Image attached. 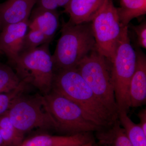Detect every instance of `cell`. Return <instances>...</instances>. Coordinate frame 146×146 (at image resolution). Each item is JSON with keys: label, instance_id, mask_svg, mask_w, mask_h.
<instances>
[{"label": "cell", "instance_id": "1", "mask_svg": "<svg viewBox=\"0 0 146 146\" xmlns=\"http://www.w3.org/2000/svg\"><path fill=\"white\" fill-rule=\"evenodd\" d=\"M52 90L78 104L102 128L118 119L98 99L76 68L54 70Z\"/></svg>", "mask_w": 146, "mask_h": 146}, {"label": "cell", "instance_id": "2", "mask_svg": "<svg viewBox=\"0 0 146 146\" xmlns=\"http://www.w3.org/2000/svg\"><path fill=\"white\" fill-rule=\"evenodd\" d=\"M60 32L52 55L54 71L76 69L84 58L96 48L91 23L75 25L63 21Z\"/></svg>", "mask_w": 146, "mask_h": 146}, {"label": "cell", "instance_id": "3", "mask_svg": "<svg viewBox=\"0 0 146 146\" xmlns=\"http://www.w3.org/2000/svg\"><path fill=\"white\" fill-rule=\"evenodd\" d=\"M42 96L43 103L56 124V130L70 135L102 129L78 104L52 91Z\"/></svg>", "mask_w": 146, "mask_h": 146}, {"label": "cell", "instance_id": "4", "mask_svg": "<svg viewBox=\"0 0 146 146\" xmlns=\"http://www.w3.org/2000/svg\"><path fill=\"white\" fill-rule=\"evenodd\" d=\"M110 63L95 48L80 61L76 69L100 101L118 117Z\"/></svg>", "mask_w": 146, "mask_h": 146}, {"label": "cell", "instance_id": "5", "mask_svg": "<svg viewBox=\"0 0 146 146\" xmlns=\"http://www.w3.org/2000/svg\"><path fill=\"white\" fill-rule=\"evenodd\" d=\"M49 43L21 53L12 65L21 81L32 85L45 95L52 89L54 65Z\"/></svg>", "mask_w": 146, "mask_h": 146}, {"label": "cell", "instance_id": "6", "mask_svg": "<svg viewBox=\"0 0 146 146\" xmlns=\"http://www.w3.org/2000/svg\"><path fill=\"white\" fill-rule=\"evenodd\" d=\"M128 27H123L112 64V76L118 112L131 108L130 81L136 68V52L131 44Z\"/></svg>", "mask_w": 146, "mask_h": 146}, {"label": "cell", "instance_id": "7", "mask_svg": "<svg viewBox=\"0 0 146 146\" xmlns=\"http://www.w3.org/2000/svg\"><path fill=\"white\" fill-rule=\"evenodd\" d=\"M7 112L13 125L24 135L36 128L56 130L54 120L39 95L32 97L21 94L13 100Z\"/></svg>", "mask_w": 146, "mask_h": 146}, {"label": "cell", "instance_id": "8", "mask_svg": "<svg viewBox=\"0 0 146 146\" xmlns=\"http://www.w3.org/2000/svg\"><path fill=\"white\" fill-rule=\"evenodd\" d=\"M91 23L96 49L111 63L123 28L113 0H106Z\"/></svg>", "mask_w": 146, "mask_h": 146}, {"label": "cell", "instance_id": "9", "mask_svg": "<svg viewBox=\"0 0 146 146\" xmlns=\"http://www.w3.org/2000/svg\"><path fill=\"white\" fill-rule=\"evenodd\" d=\"M29 29V20L6 25L0 32V54H4L13 65L22 52L24 37Z\"/></svg>", "mask_w": 146, "mask_h": 146}, {"label": "cell", "instance_id": "10", "mask_svg": "<svg viewBox=\"0 0 146 146\" xmlns=\"http://www.w3.org/2000/svg\"><path fill=\"white\" fill-rule=\"evenodd\" d=\"M136 68L130 81L129 98L131 107L137 108L146 102V57L140 49L136 51Z\"/></svg>", "mask_w": 146, "mask_h": 146}, {"label": "cell", "instance_id": "11", "mask_svg": "<svg viewBox=\"0 0 146 146\" xmlns=\"http://www.w3.org/2000/svg\"><path fill=\"white\" fill-rule=\"evenodd\" d=\"M90 133L68 136L39 134L24 140L19 146H80L92 142Z\"/></svg>", "mask_w": 146, "mask_h": 146}, {"label": "cell", "instance_id": "12", "mask_svg": "<svg viewBox=\"0 0 146 146\" xmlns=\"http://www.w3.org/2000/svg\"><path fill=\"white\" fill-rule=\"evenodd\" d=\"M36 0H7L0 3L1 28L29 20Z\"/></svg>", "mask_w": 146, "mask_h": 146}, {"label": "cell", "instance_id": "13", "mask_svg": "<svg viewBox=\"0 0 146 146\" xmlns=\"http://www.w3.org/2000/svg\"><path fill=\"white\" fill-rule=\"evenodd\" d=\"M106 0H70L64 7L70 16L68 22L75 25L91 23Z\"/></svg>", "mask_w": 146, "mask_h": 146}, {"label": "cell", "instance_id": "14", "mask_svg": "<svg viewBox=\"0 0 146 146\" xmlns=\"http://www.w3.org/2000/svg\"><path fill=\"white\" fill-rule=\"evenodd\" d=\"M59 25L57 10H48L36 7L32 11L29 19V28L39 30L50 43Z\"/></svg>", "mask_w": 146, "mask_h": 146}, {"label": "cell", "instance_id": "15", "mask_svg": "<svg viewBox=\"0 0 146 146\" xmlns=\"http://www.w3.org/2000/svg\"><path fill=\"white\" fill-rule=\"evenodd\" d=\"M97 133V138L103 146H132L118 119L109 127Z\"/></svg>", "mask_w": 146, "mask_h": 146}, {"label": "cell", "instance_id": "16", "mask_svg": "<svg viewBox=\"0 0 146 146\" xmlns=\"http://www.w3.org/2000/svg\"><path fill=\"white\" fill-rule=\"evenodd\" d=\"M117 11L120 23L123 27H128L131 20L146 13V0H120Z\"/></svg>", "mask_w": 146, "mask_h": 146}, {"label": "cell", "instance_id": "17", "mask_svg": "<svg viewBox=\"0 0 146 146\" xmlns=\"http://www.w3.org/2000/svg\"><path fill=\"white\" fill-rule=\"evenodd\" d=\"M118 119L132 146H146V133L140 124L133 122L125 111L118 112Z\"/></svg>", "mask_w": 146, "mask_h": 146}, {"label": "cell", "instance_id": "18", "mask_svg": "<svg viewBox=\"0 0 146 146\" xmlns=\"http://www.w3.org/2000/svg\"><path fill=\"white\" fill-rule=\"evenodd\" d=\"M0 133L4 146H19L24 140V134L13 125L7 111L0 115Z\"/></svg>", "mask_w": 146, "mask_h": 146}, {"label": "cell", "instance_id": "19", "mask_svg": "<svg viewBox=\"0 0 146 146\" xmlns=\"http://www.w3.org/2000/svg\"><path fill=\"white\" fill-rule=\"evenodd\" d=\"M21 82L20 79L11 67L0 61V94L13 91Z\"/></svg>", "mask_w": 146, "mask_h": 146}, {"label": "cell", "instance_id": "20", "mask_svg": "<svg viewBox=\"0 0 146 146\" xmlns=\"http://www.w3.org/2000/svg\"><path fill=\"white\" fill-rule=\"evenodd\" d=\"M46 43L50 44L44 35L37 30L30 29L24 37L21 53L34 50Z\"/></svg>", "mask_w": 146, "mask_h": 146}, {"label": "cell", "instance_id": "21", "mask_svg": "<svg viewBox=\"0 0 146 146\" xmlns=\"http://www.w3.org/2000/svg\"><path fill=\"white\" fill-rule=\"evenodd\" d=\"M28 86L27 84L21 81L20 85L13 91L9 93L0 94V115L8 110L13 100L22 94Z\"/></svg>", "mask_w": 146, "mask_h": 146}, {"label": "cell", "instance_id": "22", "mask_svg": "<svg viewBox=\"0 0 146 146\" xmlns=\"http://www.w3.org/2000/svg\"><path fill=\"white\" fill-rule=\"evenodd\" d=\"M137 36V44L138 46L146 48V22L144 21L138 25L132 27Z\"/></svg>", "mask_w": 146, "mask_h": 146}, {"label": "cell", "instance_id": "23", "mask_svg": "<svg viewBox=\"0 0 146 146\" xmlns=\"http://www.w3.org/2000/svg\"><path fill=\"white\" fill-rule=\"evenodd\" d=\"M36 3L37 7L48 10H55L58 7L56 0H36Z\"/></svg>", "mask_w": 146, "mask_h": 146}, {"label": "cell", "instance_id": "24", "mask_svg": "<svg viewBox=\"0 0 146 146\" xmlns=\"http://www.w3.org/2000/svg\"><path fill=\"white\" fill-rule=\"evenodd\" d=\"M138 116L140 120V125L144 132L146 133V110L143 109L138 113Z\"/></svg>", "mask_w": 146, "mask_h": 146}, {"label": "cell", "instance_id": "25", "mask_svg": "<svg viewBox=\"0 0 146 146\" xmlns=\"http://www.w3.org/2000/svg\"><path fill=\"white\" fill-rule=\"evenodd\" d=\"M70 1V0H56L58 7H63V8L66 6Z\"/></svg>", "mask_w": 146, "mask_h": 146}, {"label": "cell", "instance_id": "26", "mask_svg": "<svg viewBox=\"0 0 146 146\" xmlns=\"http://www.w3.org/2000/svg\"><path fill=\"white\" fill-rule=\"evenodd\" d=\"M0 146H4L2 138L1 133H0Z\"/></svg>", "mask_w": 146, "mask_h": 146}, {"label": "cell", "instance_id": "27", "mask_svg": "<svg viewBox=\"0 0 146 146\" xmlns=\"http://www.w3.org/2000/svg\"><path fill=\"white\" fill-rule=\"evenodd\" d=\"M80 146H92V142L89 143L85 144V145Z\"/></svg>", "mask_w": 146, "mask_h": 146}, {"label": "cell", "instance_id": "28", "mask_svg": "<svg viewBox=\"0 0 146 146\" xmlns=\"http://www.w3.org/2000/svg\"><path fill=\"white\" fill-rule=\"evenodd\" d=\"M1 22H0V30H1Z\"/></svg>", "mask_w": 146, "mask_h": 146}]
</instances>
